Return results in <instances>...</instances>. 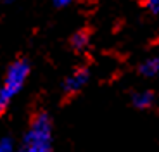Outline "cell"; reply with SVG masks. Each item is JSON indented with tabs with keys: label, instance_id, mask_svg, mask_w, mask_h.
I'll return each instance as SVG.
<instances>
[{
	"label": "cell",
	"instance_id": "1",
	"mask_svg": "<svg viewBox=\"0 0 159 152\" xmlns=\"http://www.w3.org/2000/svg\"><path fill=\"white\" fill-rule=\"evenodd\" d=\"M54 149V121L47 111H36L30 119L16 152H52Z\"/></svg>",
	"mask_w": 159,
	"mask_h": 152
},
{
	"label": "cell",
	"instance_id": "2",
	"mask_svg": "<svg viewBox=\"0 0 159 152\" xmlns=\"http://www.w3.org/2000/svg\"><path fill=\"white\" fill-rule=\"evenodd\" d=\"M30 73H31V64L24 57H19L9 64L4 80L0 83V116L7 112L12 100L21 93L30 78Z\"/></svg>",
	"mask_w": 159,
	"mask_h": 152
},
{
	"label": "cell",
	"instance_id": "3",
	"mask_svg": "<svg viewBox=\"0 0 159 152\" xmlns=\"http://www.w3.org/2000/svg\"><path fill=\"white\" fill-rule=\"evenodd\" d=\"M90 78H92V73H90L88 66H78V68H75L62 81V95L66 99H73V97L78 95L87 87Z\"/></svg>",
	"mask_w": 159,
	"mask_h": 152
},
{
	"label": "cell",
	"instance_id": "4",
	"mask_svg": "<svg viewBox=\"0 0 159 152\" xmlns=\"http://www.w3.org/2000/svg\"><path fill=\"white\" fill-rule=\"evenodd\" d=\"M130 104L137 111H149L156 105V93L152 90H139L130 95Z\"/></svg>",
	"mask_w": 159,
	"mask_h": 152
},
{
	"label": "cell",
	"instance_id": "5",
	"mask_svg": "<svg viewBox=\"0 0 159 152\" xmlns=\"http://www.w3.org/2000/svg\"><path fill=\"white\" fill-rule=\"evenodd\" d=\"M90 42H92V33L88 28H80L76 29L75 33L71 35L69 38V45L75 52L81 54V52H87V48L90 47Z\"/></svg>",
	"mask_w": 159,
	"mask_h": 152
},
{
	"label": "cell",
	"instance_id": "6",
	"mask_svg": "<svg viewBox=\"0 0 159 152\" xmlns=\"http://www.w3.org/2000/svg\"><path fill=\"white\" fill-rule=\"evenodd\" d=\"M139 74L143 78H157L159 76V54L147 57L139 64Z\"/></svg>",
	"mask_w": 159,
	"mask_h": 152
},
{
	"label": "cell",
	"instance_id": "7",
	"mask_svg": "<svg viewBox=\"0 0 159 152\" xmlns=\"http://www.w3.org/2000/svg\"><path fill=\"white\" fill-rule=\"evenodd\" d=\"M0 152H16V142L9 135L0 138Z\"/></svg>",
	"mask_w": 159,
	"mask_h": 152
},
{
	"label": "cell",
	"instance_id": "8",
	"mask_svg": "<svg viewBox=\"0 0 159 152\" xmlns=\"http://www.w3.org/2000/svg\"><path fill=\"white\" fill-rule=\"evenodd\" d=\"M142 5L147 9L151 14L159 16V0H142Z\"/></svg>",
	"mask_w": 159,
	"mask_h": 152
},
{
	"label": "cell",
	"instance_id": "9",
	"mask_svg": "<svg viewBox=\"0 0 159 152\" xmlns=\"http://www.w3.org/2000/svg\"><path fill=\"white\" fill-rule=\"evenodd\" d=\"M75 0H52V5L56 9H64V7H69Z\"/></svg>",
	"mask_w": 159,
	"mask_h": 152
},
{
	"label": "cell",
	"instance_id": "10",
	"mask_svg": "<svg viewBox=\"0 0 159 152\" xmlns=\"http://www.w3.org/2000/svg\"><path fill=\"white\" fill-rule=\"evenodd\" d=\"M2 4H5V5H11V4H14V2H17V0H0Z\"/></svg>",
	"mask_w": 159,
	"mask_h": 152
}]
</instances>
